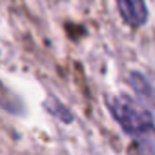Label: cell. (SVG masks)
<instances>
[{"mask_svg": "<svg viewBox=\"0 0 155 155\" xmlns=\"http://www.w3.org/2000/svg\"><path fill=\"white\" fill-rule=\"evenodd\" d=\"M108 110L119 126L133 137L148 135L153 130V115L150 108L128 95L108 97Z\"/></svg>", "mask_w": 155, "mask_h": 155, "instance_id": "cell-1", "label": "cell"}, {"mask_svg": "<svg viewBox=\"0 0 155 155\" xmlns=\"http://www.w3.org/2000/svg\"><path fill=\"white\" fill-rule=\"evenodd\" d=\"M122 20L131 28H140L148 20L146 0H115Z\"/></svg>", "mask_w": 155, "mask_h": 155, "instance_id": "cell-2", "label": "cell"}, {"mask_svg": "<svg viewBox=\"0 0 155 155\" xmlns=\"http://www.w3.org/2000/svg\"><path fill=\"white\" fill-rule=\"evenodd\" d=\"M130 86L140 95V97H146L148 101H151V84L146 77L139 71H133L130 73Z\"/></svg>", "mask_w": 155, "mask_h": 155, "instance_id": "cell-3", "label": "cell"}, {"mask_svg": "<svg viewBox=\"0 0 155 155\" xmlns=\"http://www.w3.org/2000/svg\"><path fill=\"white\" fill-rule=\"evenodd\" d=\"M46 108H48V111H49V113H53V117H58L62 122H71V120H73L71 111H69L64 104H60L57 99H48Z\"/></svg>", "mask_w": 155, "mask_h": 155, "instance_id": "cell-4", "label": "cell"}]
</instances>
